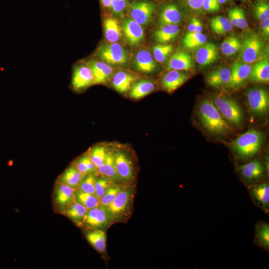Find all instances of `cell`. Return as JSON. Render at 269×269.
Masks as SVG:
<instances>
[{
	"label": "cell",
	"instance_id": "37",
	"mask_svg": "<svg viewBox=\"0 0 269 269\" xmlns=\"http://www.w3.org/2000/svg\"><path fill=\"white\" fill-rule=\"evenodd\" d=\"M241 41L235 35L227 37L221 45V50L226 56H232L237 53L241 49Z\"/></svg>",
	"mask_w": 269,
	"mask_h": 269
},
{
	"label": "cell",
	"instance_id": "33",
	"mask_svg": "<svg viewBox=\"0 0 269 269\" xmlns=\"http://www.w3.org/2000/svg\"><path fill=\"white\" fill-rule=\"evenodd\" d=\"M207 38V36L202 32L188 31L183 39V46L189 49L199 48L206 42Z\"/></svg>",
	"mask_w": 269,
	"mask_h": 269
},
{
	"label": "cell",
	"instance_id": "17",
	"mask_svg": "<svg viewBox=\"0 0 269 269\" xmlns=\"http://www.w3.org/2000/svg\"><path fill=\"white\" fill-rule=\"evenodd\" d=\"M122 30L129 42L136 45L144 38V30L140 24L132 18L125 19L121 25Z\"/></svg>",
	"mask_w": 269,
	"mask_h": 269
},
{
	"label": "cell",
	"instance_id": "24",
	"mask_svg": "<svg viewBox=\"0 0 269 269\" xmlns=\"http://www.w3.org/2000/svg\"><path fill=\"white\" fill-rule=\"evenodd\" d=\"M136 80L133 75L124 71L117 72L112 77V86L120 93H125L130 90Z\"/></svg>",
	"mask_w": 269,
	"mask_h": 269
},
{
	"label": "cell",
	"instance_id": "9",
	"mask_svg": "<svg viewBox=\"0 0 269 269\" xmlns=\"http://www.w3.org/2000/svg\"><path fill=\"white\" fill-rule=\"evenodd\" d=\"M93 84L94 78L89 67L86 63L75 65L71 82L73 89L76 92H81Z\"/></svg>",
	"mask_w": 269,
	"mask_h": 269
},
{
	"label": "cell",
	"instance_id": "53",
	"mask_svg": "<svg viewBox=\"0 0 269 269\" xmlns=\"http://www.w3.org/2000/svg\"></svg>",
	"mask_w": 269,
	"mask_h": 269
},
{
	"label": "cell",
	"instance_id": "13",
	"mask_svg": "<svg viewBox=\"0 0 269 269\" xmlns=\"http://www.w3.org/2000/svg\"><path fill=\"white\" fill-rule=\"evenodd\" d=\"M110 221L104 208L100 206L89 209L79 224L90 229H101L107 227Z\"/></svg>",
	"mask_w": 269,
	"mask_h": 269
},
{
	"label": "cell",
	"instance_id": "25",
	"mask_svg": "<svg viewBox=\"0 0 269 269\" xmlns=\"http://www.w3.org/2000/svg\"><path fill=\"white\" fill-rule=\"evenodd\" d=\"M180 29L177 24L160 26L153 34V38L160 44H165L174 39L178 35Z\"/></svg>",
	"mask_w": 269,
	"mask_h": 269
},
{
	"label": "cell",
	"instance_id": "45",
	"mask_svg": "<svg viewBox=\"0 0 269 269\" xmlns=\"http://www.w3.org/2000/svg\"><path fill=\"white\" fill-rule=\"evenodd\" d=\"M237 22V27L244 29L248 26V21L243 8L236 7L232 8Z\"/></svg>",
	"mask_w": 269,
	"mask_h": 269
},
{
	"label": "cell",
	"instance_id": "39",
	"mask_svg": "<svg viewBox=\"0 0 269 269\" xmlns=\"http://www.w3.org/2000/svg\"><path fill=\"white\" fill-rule=\"evenodd\" d=\"M108 151L105 145L100 144L93 146L88 151L90 159L97 170L104 163Z\"/></svg>",
	"mask_w": 269,
	"mask_h": 269
},
{
	"label": "cell",
	"instance_id": "23",
	"mask_svg": "<svg viewBox=\"0 0 269 269\" xmlns=\"http://www.w3.org/2000/svg\"><path fill=\"white\" fill-rule=\"evenodd\" d=\"M253 243L256 246L269 252V224L264 221H257L254 228Z\"/></svg>",
	"mask_w": 269,
	"mask_h": 269
},
{
	"label": "cell",
	"instance_id": "12",
	"mask_svg": "<svg viewBox=\"0 0 269 269\" xmlns=\"http://www.w3.org/2000/svg\"><path fill=\"white\" fill-rule=\"evenodd\" d=\"M117 172L121 180L130 182L134 178L133 163L129 156L122 150L113 151Z\"/></svg>",
	"mask_w": 269,
	"mask_h": 269
},
{
	"label": "cell",
	"instance_id": "22",
	"mask_svg": "<svg viewBox=\"0 0 269 269\" xmlns=\"http://www.w3.org/2000/svg\"><path fill=\"white\" fill-rule=\"evenodd\" d=\"M188 76L180 71L170 70L166 73L161 80L163 88L168 92H172L184 83Z\"/></svg>",
	"mask_w": 269,
	"mask_h": 269
},
{
	"label": "cell",
	"instance_id": "6",
	"mask_svg": "<svg viewBox=\"0 0 269 269\" xmlns=\"http://www.w3.org/2000/svg\"><path fill=\"white\" fill-rule=\"evenodd\" d=\"M133 190L124 187L113 201L104 208L110 221H115L124 216L129 210L133 198Z\"/></svg>",
	"mask_w": 269,
	"mask_h": 269
},
{
	"label": "cell",
	"instance_id": "5",
	"mask_svg": "<svg viewBox=\"0 0 269 269\" xmlns=\"http://www.w3.org/2000/svg\"><path fill=\"white\" fill-rule=\"evenodd\" d=\"M264 46L261 37L257 33H247L244 37L240 49V59L244 63L250 64L258 60Z\"/></svg>",
	"mask_w": 269,
	"mask_h": 269
},
{
	"label": "cell",
	"instance_id": "43",
	"mask_svg": "<svg viewBox=\"0 0 269 269\" xmlns=\"http://www.w3.org/2000/svg\"><path fill=\"white\" fill-rule=\"evenodd\" d=\"M96 180L95 174H88L82 180L78 189L83 192L95 195Z\"/></svg>",
	"mask_w": 269,
	"mask_h": 269
},
{
	"label": "cell",
	"instance_id": "4",
	"mask_svg": "<svg viewBox=\"0 0 269 269\" xmlns=\"http://www.w3.org/2000/svg\"><path fill=\"white\" fill-rule=\"evenodd\" d=\"M211 101L226 120L237 126H240L242 124L243 112L234 100L217 95L213 96Z\"/></svg>",
	"mask_w": 269,
	"mask_h": 269
},
{
	"label": "cell",
	"instance_id": "3",
	"mask_svg": "<svg viewBox=\"0 0 269 269\" xmlns=\"http://www.w3.org/2000/svg\"><path fill=\"white\" fill-rule=\"evenodd\" d=\"M236 169L246 188L267 181L269 176L264 162L258 159L238 165Z\"/></svg>",
	"mask_w": 269,
	"mask_h": 269
},
{
	"label": "cell",
	"instance_id": "35",
	"mask_svg": "<svg viewBox=\"0 0 269 269\" xmlns=\"http://www.w3.org/2000/svg\"><path fill=\"white\" fill-rule=\"evenodd\" d=\"M75 200L88 210L100 206V199L96 195L83 192L78 189L75 192Z\"/></svg>",
	"mask_w": 269,
	"mask_h": 269
},
{
	"label": "cell",
	"instance_id": "18",
	"mask_svg": "<svg viewBox=\"0 0 269 269\" xmlns=\"http://www.w3.org/2000/svg\"><path fill=\"white\" fill-rule=\"evenodd\" d=\"M181 13L177 6L172 3L164 4L161 7L158 16L159 26L166 24H177L181 20Z\"/></svg>",
	"mask_w": 269,
	"mask_h": 269
},
{
	"label": "cell",
	"instance_id": "29",
	"mask_svg": "<svg viewBox=\"0 0 269 269\" xmlns=\"http://www.w3.org/2000/svg\"><path fill=\"white\" fill-rule=\"evenodd\" d=\"M231 71L227 68H221L210 73L207 76V82L214 87H219L229 84L231 79Z\"/></svg>",
	"mask_w": 269,
	"mask_h": 269
},
{
	"label": "cell",
	"instance_id": "26",
	"mask_svg": "<svg viewBox=\"0 0 269 269\" xmlns=\"http://www.w3.org/2000/svg\"><path fill=\"white\" fill-rule=\"evenodd\" d=\"M85 176L78 171L73 163L62 173L57 181L72 188H78Z\"/></svg>",
	"mask_w": 269,
	"mask_h": 269
},
{
	"label": "cell",
	"instance_id": "10",
	"mask_svg": "<svg viewBox=\"0 0 269 269\" xmlns=\"http://www.w3.org/2000/svg\"><path fill=\"white\" fill-rule=\"evenodd\" d=\"M155 4L150 1L141 0L132 3L129 12L132 18L142 25L148 24L155 10Z\"/></svg>",
	"mask_w": 269,
	"mask_h": 269
},
{
	"label": "cell",
	"instance_id": "34",
	"mask_svg": "<svg viewBox=\"0 0 269 269\" xmlns=\"http://www.w3.org/2000/svg\"><path fill=\"white\" fill-rule=\"evenodd\" d=\"M73 163L78 171L84 176L97 173V168L91 160L88 151L75 160Z\"/></svg>",
	"mask_w": 269,
	"mask_h": 269
},
{
	"label": "cell",
	"instance_id": "50",
	"mask_svg": "<svg viewBox=\"0 0 269 269\" xmlns=\"http://www.w3.org/2000/svg\"><path fill=\"white\" fill-rule=\"evenodd\" d=\"M260 28L264 37L268 38L269 35V18L261 21Z\"/></svg>",
	"mask_w": 269,
	"mask_h": 269
},
{
	"label": "cell",
	"instance_id": "15",
	"mask_svg": "<svg viewBox=\"0 0 269 269\" xmlns=\"http://www.w3.org/2000/svg\"><path fill=\"white\" fill-rule=\"evenodd\" d=\"M85 63L90 68L94 78V84L107 83L113 75V70L109 64L96 59H90Z\"/></svg>",
	"mask_w": 269,
	"mask_h": 269
},
{
	"label": "cell",
	"instance_id": "20",
	"mask_svg": "<svg viewBox=\"0 0 269 269\" xmlns=\"http://www.w3.org/2000/svg\"><path fill=\"white\" fill-rule=\"evenodd\" d=\"M193 67L190 55L186 52L177 50L169 58L167 64V69L177 71L189 70Z\"/></svg>",
	"mask_w": 269,
	"mask_h": 269
},
{
	"label": "cell",
	"instance_id": "7",
	"mask_svg": "<svg viewBox=\"0 0 269 269\" xmlns=\"http://www.w3.org/2000/svg\"><path fill=\"white\" fill-rule=\"evenodd\" d=\"M96 54L104 62L110 64H124L128 60L126 50L116 42L101 44L98 47Z\"/></svg>",
	"mask_w": 269,
	"mask_h": 269
},
{
	"label": "cell",
	"instance_id": "44",
	"mask_svg": "<svg viewBox=\"0 0 269 269\" xmlns=\"http://www.w3.org/2000/svg\"><path fill=\"white\" fill-rule=\"evenodd\" d=\"M114 181L104 177L96 178L95 182V195L100 199L107 190L113 184Z\"/></svg>",
	"mask_w": 269,
	"mask_h": 269
},
{
	"label": "cell",
	"instance_id": "42",
	"mask_svg": "<svg viewBox=\"0 0 269 269\" xmlns=\"http://www.w3.org/2000/svg\"><path fill=\"white\" fill-rule=\"evenodd\" d=\"M253 11L256 18L262 21L269 18V4L265 0H257L253 5Z\"/></svg>",
	"mask_w": 269,
	"mask_h": 269
},
{
	"label": "cell",
	"instance_id": "21",
	"mask_svg": "<svg viewBox=\"0 0 269 269\" xmlns=\"http://www.w3.org/2000/svg\"><path fill=\"white\" fill-rule=\"evenodd\" d=\"M134 63L135 68L143 73H152L155 71L157 67V64L151 54L144 49H141L136 53Z\"/></svg>",
	"mask_w": 269,
	"mask_h": 269
},
{
	"label": "cell",
	"instance_id": "52",
	"mask_svg": "<svg viewBox=\"0 0 269 269\" xmlns=\"http://www.w3.org/2000/svg\"><path fill=\"white\" fill-rule=\"evenodd\" d=\"M217 0L220 3H224L230 0Z\"/></svg>",
	"mask_w": 269,
	"mask_h": 269
},
{
	"label": "cell",
	"instance_id": "47",
	"mask_svg": "<svg viewBox=\"0 0 269 269\" xmlns=\"http://www.w3.org/2000/svg\"><path fill=\"white\" fill-rule=\"evenodd\" d=\"M220 3L217 0H204L203 7L208 12H213L220 9Z\"/></svg>",
	"mask_w": 269,
	"mask_h": 269
},
{
	"label": "cell",
	"instance_id": "32",
	"mask_svg": "<svg viewBox=\"0 0 269 269\" xmlns=\"http://www.w3.org/2000/svg\"><path fill=\"white\" fill-rule=\"evenodd\" d=\"M90 244L99 253H103L106 248L107 235L102 229H93L86 234Z\"/></svg>",
	"mask_w": 269,
	"mask_h": 269
},
{
	"label": "cell",
	"instance_id": "40",
	"mask_svg": "<svg viewBox=\"0 0 269 269\" xmlns=\"http://www.w3.org/2000/svg\"><path fill=\"white\" fill-rule=\"evenodd\" d=\"M173 50L171 44H158L152 48L153 55L157 62L163 63Z\"/></svg>",
	"mask_w": 269,
	"mask_h": 269
},
{
	"label": "cell",
	"instance_id": "11",
	"mask_svg": "<svg viewBox=\"0 0 269 269\" xmlns=\"http://www.w3.org/2000/svg\"><path fill=\"white\" fill-rule=\"evenodd\" d=\"M253 204L265 214L269 213V183L266 181L247 188Z\"/></svg>",
	"mask_w": 269,
	"mask_h": 269
},
{
	"label": "cell",
	"instance_id": "38",
	"mask_svg": "<svg viewBox=\"0 0 269 269\" xmlns=\"http://www.w3.org/2000/svg\"><path fill=\"white\" fill-rule=\"evenodd\" d=\"M212 30L218 34H225L232 30L233 25L229 19L222 16H216L210 20Z\"/></svg>",
	"mask_w": 269,
	"mask_h": 269
},
{
	"label": "cell",
	"instance_id": "51",
	"mask_svg": "<svg viewBox=\"0 0 269 269\" xmlns=\"http://www.w3.org/2000/svg\"><path fill=\"white\" fill-rule=\"evenodd\" d=\"M103 7L106 8H110L112 0H100Z\"/></svg>",
	"mask_w": 269,
	"mask_h": 269
},
{
	"label": "cell",
	"instance_id": "41",
	"mask_svg": "<svg viewBox=\"0 0 269 269\" xmlns=\"http://www.w3.org/2000/svg\"><path fill=\"white\" fill-rule=\"evenodd\" d=\"M124 188L123 186L120 185L116 184L112 185L100 199V206L105 208L109 205Z\"/></svg>",
	"mask_w": 269,
	"mask_h": 269
},
{
	"label": "cell",
	"instance_id": "31",
	"mask_svg": "<svg viewBox=\"0 0 269 269\" xmlns=\"http://www.w3.org/2000/svg\"><path fill=\"white\" fill-rule=\"evenodd\" d=\"M104 34L106 39L110 43L118 41L122 36V28L117 20L107 17L104 21Z\"/></svg>",
	"mask_w": 269,
	"mask_h": 269
},
{
	"label": "cell",
	"instance_id": "30",
	"mask_svg": "<svg viewBox=\"0 0 269 269\" xmlns=\"http://www.w3.org/2000/svg\"><path fill=\"white\" fill-rule=\"evenodd\" d=\"M251 80L257 82H268L269 81V62L268 60L262 59L252 68Z\"/></svg>",
	"mask_w": 269,
	"mask_h": 269
},
{
	"label": "cell",
	"instance_id": "27",
	"mask_svg": "<svg viewBox=\"0 0 269 269\" xmlns=\"http://www.w3.org/2000/svg\"><path fill=\"white\" fill-rule=\"evenodd\" d=\"M97 173L114 182L121 180L116 171L113 151H108L106 159Z\"/></svg>",
	"mask_w": 269,
	"mask_h": 269
},
{
	"label": "cell",
	"instance_id": "49",
	"mask_svg": "<svg viewBox=\"0 0 269 269\" xmlns=\"http://www.w3.org/2000/svg\"><path fill=\"white\" fill-rule=\"evenodd\" d=\"M188 6L193 10L200 11L203 7L204 0H185Z\"/></svg>",
	"mask_w": 269,
	"mask_h": 269
},
{
	"label": "cell",
	"instance_id": "1",
	"mask_svg": "<svg viewBox=\"0 0 269 269\" xmlns=\"http://www.w3.org/2000/svg\"><path fill=\"white\" fill-rule=\"evenodd\" d=\"M197 115L204 128L211 134H226L232 129L211 100L202 99L197 108Z\"/></svg>",
	"mask_w": 269,
	"mask_h": 269
},
{
	"label": "cell",
	"instance_id": "36",
	"mask_svg": "<svg viewBox=\"0 0 269 269\" xmlns=\"http://www.w3.org/2000/svg\"><path fill=\"white\" fill-rule=\"evenodd\" d=\"M88 210L84 206L75 201L69 205L64 214L75 223L79 224Z\"/></svg>",
	"mask_w": 269,
	"mask_h": 269
},
{
	"label": "cell",
	"instance_id": "14",
	"mask_svg": "<svg viewBox=\"0 0 269 269\" xmlns=\"http://www.w3.org/2000/svg\"><path fill=\"white\" fill-rule=\"evenodd\" d=\"M78 188H72L57 181L55 189V202L60 212L65 213L69 205L75 200V192Z\"/></svg>",
	"mask_w": 269,
	"mask_h": 269
},
{
	"label": "cell",
	"instance_id": "48",
	"mask_svg": "<svg viewBox=\"0 0 269 269\" xmlns=\"http://www.w3.org/2000/svg\"><path fill=\"white\" fill-rule=\"evenodd\" d=\"M188 29L189 32H201L202 30L201 21L197 18H192L190 21Z\"/></svg>",
	"mask_w": 269,
	"mask_h": 269
},
{
	"label": "cell",
	"instance_id": "28",
	"mask_svg": "<svg viewBox=\"0 0 269 269\" xmlns=\"http://www.w3.org/2000/svg\"><path fill=\"white\" fill-rule=\"evenodd\" d=\"M155 87V85L151 81L147 80L138 81L133 83L130 89L129 96L133 99H140L153 91Z\"/></svg>",
	"mask_w": 269,
	"mask_h": 269
},
{
	"label": "cell",
	"instance_id": "19",
	"mask_svg": "<svg viewBox=\"0 0 269 269\" xmlns=\"http://www.w3.org/2000/svg\"><path fill=\"white\" fill-rule=\"evenodd\" d=\"M218 49L216 46L210 42L205 43L199 47L196 53L197 63L202 66L209 65L217 60Z\"/></svg>",
	"mask_w": 269,
	"mask_h": 269
},
{
	"label": "cell",
	"instance_id": "46",
	"mask_svg": "<svg viewBox=\"0 0 269 269\" xmlns=\"http://www.w3.org/2000/svg\"><path fill=\"white\" fill-rule=\"evenodd\" d=\"M129 0H112L111 9L117 15L121 14L126 8Z\"/></svg>",
	"mask_w": 269,
	"mask_h": 269
},
{
	"label": "cell",
	"instance_id": "2",
	"mask_svg": "<svg viewBox=\"0 0 269 269\" xmlns=\"http://www.w3.org/2000/svg\"><path fill=\"white\" fill-rule=\"evenodd\" d=\"M263 141L262 133L252 129L241 134L233 142L232 149L237 159L247 161L258 153Z\"/></svg>",
	"mask_w": 269,
	"mask_h": 269
},
{
	"label": "cell",
	"instance_id": "8",
	"mask_svg": "<svg viewBox=\"0 0 269 269\" xmlns=\"http://www.w3.org/2000/svg\"><path fill=\"white\" fill-rule=\"evenodd\" d=\"M247 102L250 111L258 115L266 114L269 108V96L268 91L262 88L250 89L247 93Z\"/></svg>",
	"mask_w": 269,
	"mask_h": 269
},
{
	"label": "cell",
	"instance_id": "16",
	"mask_svg": "<svg viewBox=\"0 0 269 269\" xmlns=\"http://www.w3.org/2000/svg\"><path fill=\"white\" fill-rule=\"evenodd\" d=\"M252 67L247 63L236 61L231 71V79L228 86L231 88L240 87L250 77Z\"/></svg>",
	"mask_w": 269,
	"mask_h": 269
}]
</instances>
